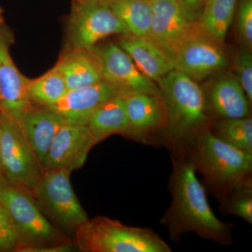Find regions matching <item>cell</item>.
<instances>
[{"label": "cell", "mask_w": 252, "mask_h": 252, "mask_svg": "<svg viewBox=\"0 0 252 252\" xmlns=\"http://www.w3.org/2000/svg\"><path fill=\"white\" fill-rule=\"evenodd\" d=\"M209 129L220 140L247 153L252 154L251 117L220 119L217 122L211 123Z\"/></svg>", "instance_id": "obj_24"}, {"label": "cell", "mask_w": 252, "mask_h": 252, "mask_svg": "<svg viewBox=\"0 0 252 252\" xmlns=\"http://www.w3.org/2000/svg\"><path fill=\"white\" fill-rule=\"evenodd\" d=\"M95 145L87 125L65 123L58 131L43 163L44 171L79 170Z\"/></svg>", "instance_id": "obj_12"}, {"label": "cell", "mask_w": 252, "mask_h": 252, "mask_svg": "<svg viewBox=\"0 0 252 252\" xmlns=\"http://www.w3.org/2000/svg\"><path fill=\"white\" fill-rule=\"evenodd\" d=\"M11 36L0 26V110L16 122L33 105L28 94L29 79L18 70L9 52Z\"/></svg>", "instance_id": "obj_13"}, {"label": "cell", "mask_w": 252, "mask_h": 252, "mask_svg": "<svg viewBox=\"0 0 252 252\" xmlns=\"http://www.w3.org/2000/svg\"><path fill=\"white\" fill-rule=\"evenodd\" d=\"M235 79L246 94L250 105L252 104V56L251 51L242 49L237 54L233 62Z\"/></svg>", "instance_id": "obj_26"}, {"label": "cell", "mask_w": 252, "mask_h": 252, "mask_svg": "<svg viewBox=\"0 0 252 252\" xmlns=\"http://www.w3.org/2000/svg\"><path fill=\"white\" fill-rule=\"evenodd\" d=\"M157 84L168 117L162 146L170 156L186 157L196 134L211 124L205 92L197 81L175 69Z\"/></svg>", "instance_id": "obj_3"}, {"label": "cell", "mask_w": 252, "mask_h": 252, "mask_svg": "<svg viewBox=\"0 0 252 252\" xmlns=\"http://www.w3.org/2000/svg\"><path fill=\"white\" fill-rule=\"evenodd\" d=\"M118 45L146 77L156 83L174 69L171 58L148 35H124Z\"/></svg>", "instance_id": "obj_17"}, {"label": "cell", "mask_w": 252, "mask_h": 252, "mask_svg": "<svg viewBox=\"0 0 252 252\" xmlns=\"http://www.w3.org/2000/svg\"><path fill=\"white\" fill-rule=\"evenodd\" d=\"M95 49L100 59L102 80L112 86L119 95L140 93L161 94L157 83L141 72L121 46L109 43L102 49Z\"/></svg>", "instance_id": "obj_11"}, {"label": "cell", "mask_w": 252, "mask_h": 252, "mask_svg": "<svg viewBox=\"0 0 252 252\" xmlns=\"http://www.w3.org/2000/svg\"><path fill=\"white\" fill-rule=\"evenodd\" d=\"M70 173L59 169L43 172L32 193L58 224L75 232L89 218L73 190Z\"/></svg>", "instance_id": "obj_8"}, {"label": "cell", "mask_w": 252, "mask_h": 252, "mask_svg": "<svg viewBox=\"0 0 252 252\" xmlns=\"http://www.w3.org/2000/svg\"><path fill=\"white\" fill-rule=\"evenodd\" d=\"M112 34H130L109 0L73 1L68 23L69 49H92Z\"/></svg>", "instance_id": "obj_7"}, {"label": "cell", "mask_w": 252, "mask_h": 252, "mask_svg": "<svg viewBox=\"0 0 252 252\" xmlns=\"http://www.w3.org/2000/svg\"><path fill=\"white\" fill-rule=\"evenodd\" d=\"M185 157L220 205L237 189L252 183V154L220 140L209 127L196 134Z\"/></svg>", "instance_id": "obj_2"}, {"label": "cell", "mask_w": 252, "mask_h": 252, "mask_svg": "<svg viewBox=\"0 0 252 252\" xmlns=\"http://www.w3.org/2000/svg\"><path fill=\"white\" fill-rule=\"evenodd\" d=\"M109 2L131 35H148L152 21L150 0H109Z\"/></svg>", "instance_id": "obj_21"}, {"label": "cell", "mask_w": 252, "mask_h": 252, "mask_svg": "<svg viewBox=\"0 0 252 252\" xmlns=\"http://www.w3.org/2000/svg\"><path fill=\"white\" fill-rule=\"evenodd\" d=\"M127 117L126 137L148 145H162L168 117L161 94L124 96Z\"/></svg>", "instance_id": "obj_10"}, {"label": "cell", "mask_w": 252, "mask_h": 252, "mask_svg": "<svg viewBox=\"0 0 252 252\" xmlns=\"http://www.w3.org/2000/svg\"><path fill=\"white\" fill-rule=\"evenodd\" d=\"M67 91L65 81L55 67L38 79L30 80L28 86V97L32 104L41 107L56 103Z\"/></svg>", "instance_id": "obj_23"}, {"label": "cell", "mask_w": 252, "mask_h": 252, "mask_svg": "<svg viewBox=\"0 0 252 252\" xmlns=\"http://www.w3.org/2000/svg\"><path fill=\"white\" fill-rule=\"evenodd\" d=\"M118 94L112 86L102 80L94 85L68 90L56 103L46 107L59 114L66 123L87 125L94 111Z\"/></svg>", "instance_id": "obj_15"}, {"label": "cell", "mask_w": 252, "mask_h": 252, "mask_svg": "<svg viewBox=\"0 0 252 252\" xmlns=\"http://www.w3.org/2000/svg\"><path fill=\"white\" fill-rule=\"evenodd\" d=\"M68 90L94 85L102 80L100 59L96 49H69L54 67Z\"/></svg>", "instance_id": "obj_19"}, {"label": "cell", "mask_w": 252, "mask_h": 252, "mask_svg": "<svg viewBox=\"0 0 252 252\" xmlns=\"http://www.w3.org/2000/svg\"><path fill=\"white\" fill-rule=\"evenodd\" d=\"M2 11H1V7H0V26H2Z\"/></svg>", "instance_id": "obj_30"}, {"label": "cell", "mask_w": 252, "mask_h": 252, "mask_svg": "<svg viewBox=\"0 0 252 252\" xmlns=\"http://www.w3.org/2000/svg\"><path fill=\"white\" fill-rule=\"evenodd\" d=\"M221 44L204 30L199 21L193 22L172 57L174 69L195 81L220 72L227 64Z\"/></svg>", "instance_id": "obj_9"}, {"label": "cell", "mask_w": 252, "mask_h": 252, "mask_svg": "<svg viewBox=\"0 0 252 252\" xmlns=\"http://www.w3.org/2000/svg\"><path fill=\"white\" fill-rule=\"evenodd\" d=\"M152 21L148 36L172 60L193 22L187 21L176 0H150Z\"/></svg>", "instance_id": "obj_14"}, {"label": "cell", "mask_w": 252, "mask_h": 252, "mask_svg": "<svg viewBox=\"0 0 252 252\" xmlns=\"http://www.w3.org/2000/svg\"><path fill=\"white\" fill-rule=\"evenodd\" d=\"M220 212L225 215L240 217L252 223V183L237 189L220 205Z\"/></svg>", "instance_id": "obj_25"}, {"label": "cell", "mask_w": 252, "mask_h": 252, "mask_svg": "<svg viewBox=\"0 0 252 252\" xmlns=\"http://www.w3.org/2000/svg\"><path fill=\"white\" fill-rule=\"evenodd\" d=\"M0 178L2 179L3 180H4V179H3L2 176H1V170H0Z\"/></svg>", "instance_id": "obj_32"}, {"label": "cell", "mask_w": 252, "mask_h": 252, "mask_svg": "<svg viewBox=\"0 0 252 252\" xmlns=\"http://www.w3.org/2000/svg\"><path fill=\"white\" fill-rule=\"evenodd\" d=\"M19 247L14 222L7 210L0 203V252H17Z\"/></svg>", "instance_id": "obj_27"}, {"label": "cell", "mask_w": 252, "mask_h": 252, "mask_svg": "<svg viewBox=\"0 0 252 252\" xmlns=\"http://www.w3.org/2000/svg\"><path fill=\"white\" fill-rule=\"evenodd\" d=\"M73 1H79V0H73Z\"/></svg>", "instance_id": "obj_33"}, {"label": "cell", "mask_w": 252, "mask_h": 252, "mask_svg": "<svg viewBox=\"0 0 252 252\" xmlns=\"http://www.w3.org/2000/svg\"><path fill=\"white\" fill-rule=\"evenodd\" d=\"M182 14L189 22L199 21L207 0H176Z\"/></svg>", "instance_id": "obj_29"}, {"label": "cell", "mask_w": 252, "mask_h": 252, "mask_svg": "<svg viewBox=\"0 0 252 252\" xmlns=\"http://www.w3.org/2000/svg\"><path fill=\"white\" fill-rule=\"evenodd\" d=\"M239 34L247 49L252 48V0H240L238 14Z\"/></svg>", "instance_id": "obj_28"}, {"label": "cell", "mask_w": 252, "mask_h": 252, "mask_svg": "<svg viewBox=\"0 0 252 252\" xmlns=\"http://www.w3.org/2000/svg\"><path fill=\"white\" fill-rule=\"evenodd\" d=\"M78 248L84 252H171L150 228L128 226L106 217L89 220L75 230Z\"/></svg>", "instance_id": "obj_4"}, {"label": "cell", "mask_w": 252, "mask_h": 252, "mask_svg": "<svg viewBox=\"0 0 252 252\" xmlns=\"http://www.w3.org/2000/svg\"><path fill=\"white\" fill-rule=\"evenodd\" d=\"M238 0H207L199 22L208 34L223 43L234 16Z\"/></svg>", "instance_id": "obj_22"}, {"label": "cell", "mask_w": 252, "mask_h": 252, "mask_svg": "<svg viewBox=\"0 0 252 252\" xmlns=\"http://www.w3.org/2000/svg\"><path fill=\"white\" fill-rule=\"evenodd\" d=\"M4 182H6V181L3 180L2 179L0 178V193H1V188H2V186L4 185Z\"/></svg>", "instance_id": "obj_31"}, {"label": "cell", "mask_w": 252, "mask_h": 252, "mask_svg": "<svg viewBox=\"0 0 252 252\" xmlns=\"http://www.w3.org/2000/svg\"><path fill=\"white\" fill-rule=\"evenodd\" d=\"M0 170L7 183L31 192L44 172L18 122L1 110Z\"/></svg>", "instance_id": "obj_6"}, {"label": "cell", "mask_w": 252, "mask_h": 252, "mask_svg": "<svg viewBox=\"0 0 252 252\" xmlns=\"http://www.w3.org/2000/svg\"><path fill=\"white\" fill-rule=\"evenodd\" d=\"M87 126L95 144L115 134L126 137L128 124L124 96L118 94L100 104L91 116Z\"/></svg>", "instance_id": "obj_20"}, {"label": "cell", "mask_w": 252, "mask_h": 252, "mask_svg": "<svg viewBox=\"0 0 252 252\" xmlns=\"http://www.w3.org/2000/svg\"><path fill=\"white\" fill-rule=\"evenodd\" d=\"M172 172L169 182L171 203L160 219L172 241L193 233L220 245L233 243L234 225L220 220L207 200V193L199 181L188 158L171 156Z\"/></svg>", "instance_id": "obj_1"}, {"label": "cell", "mask_w": 252, "mask_h": 252, "mask_svg": "<svg viewBox=\"0 0 252 252\" xmlns=\"http://www.w3.org/2000/svg\"><path fill=\"white\" fill-rule=\"evenodd\" d=\"M17 122L42 167L50 146L65 121L52 109L33 104Z\"/></svg>", "instance_id": "obj_16"}, {"label": "cell", "mask_w": 252, "mask_h": 252, "mask_svg": "<svg viewBox=\"0 0 252 252\" xmlns=\"http://www.w3.org/2000/svg\"><path fill=\"white\" fill-rule=\"evenodd\" d=\"M29 193L6 182L0 193V203L9 212L17 233L20 244L17 252L68 243L41 214L34 197Z\"/></svg>", "instance_id": "obj_5"}, {"label": "cell", "mask_w": 252, "mask_h": 252, "mask_svg": "<svg viewBox=\"0 0 252 252\" xmlns=\"http://www.w3.org/2000/svg\"><path fill=\"white\" fill-rule=\"evenodd\" d=\"M205 95L209 114L211 112L220 119L250 117L251 105L235 77L220 78L210 86Z\"/></svg>", "instance_id": "obj_18"}]
</instances>
